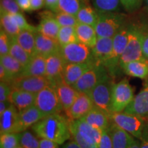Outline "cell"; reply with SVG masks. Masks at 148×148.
Segmentation results:
<instances>
[{"instance_id":"cell-1","label":"cell","mask_w":148,"mask_h":148,"mask_svg":"<svg viewBox=\"0 0 148 148\" xmlns=\"http://www.w3.org/2000/svg\"><path fill=\"white\" fill-rule=\"evenodd\" d=\"M32 129L39 138L51 140L59 145L71 138L69 119L60 112L45 116L32 125Z\"/></svg>"},{"instance_id":"cell-2","label":"cell","mask_w":148,"mask_h":148,"mask_svg":"<svg viewBox=\"0 0 148 148\" xmlns=\"http://www.w3.org/2000/svg\"><path fill=\"white\" fill-rule=\"evenodd\" d=\"M110 118L111 121L138 139L143 135L148 120V116L145 117L125 112H113L110 114Z\"/></svg>"},{"instance_id":"cell-3","label":"cell","mask_w":148,"mask_h":148,"mask_svg":"<svg viewBox=\"0 0 148 148\" xmlns=\"http://www.w3.org/2000/svg\"><path fill=\"white\" fill-rule=\"evenodd\" d=\"M145 36V34H144L139 27L135 25L129 26L128 40L126 47L120 58V68L131 61L144 58L143 43Z\"/></svg>"},{"instance_id":"cell-4","label":"cell","mask_w":148,"mask_h":148,"mask_svg":"<svg viewBox=\"0 0 148 148\" xmlns=\"http://www.w3.org/2000/svg\"><path fill=\"white\" fill-rule=\"evenodd\" d=\"M125 16L114 12H98V20L95 29L97 37L113 38L124 26Z\"/></svg>"},{"instance_id":"cell-5","label":"cell","mask_w":148,"mask_h":148,"mask_svg":"<svg viewBox=\"0 0 148 148\" xmlns=\"http://www.w3.org/2000/svg\"><path fill=\"white\" fill-rule=\"evenodd\" d=\"M114 84L112 75L108 74L88 94L91 98L94 106L103 110L110 116L112 114L111 99Z\"/></svg>"},{"instance_id":"cell-6","label":"cell","mask_w":148,"mask_h":148,"mask_svg":"<svg viewBox=\"0 0 148 148\" xmlns=\"http://www.w3.org/2000/svg\"><path fill=\"white\" fill-rule=\"evenodd\" d=\"M134 90L127 79L114 84L111 99V112H123L134 99Z\"/></svg>"},{"instance_id":"cell-7","label":"cell","mask_w":148,"mask_h":148,"mask_svg":"<svg viewBox=\"0 0 148 148\" xmlns=\"http://www.w3.org/2000/svg\"><path fill=\"white\" fill-rule=\"evenodd\" d=\"M34 105L46 116L49 114L59 113L62 107L55 88L48 85L36 93Z\"/></svg>"},{"instance_id":"cell-8","label":"cell","mask_w":148,"mask_h":148,"mask_svg":"<svg viewBox=\"0 0 148 148\" xmlns=\"http://www.w3.org/2000/svg\"><path fill=\"white\" fill-rule=\"evenodd\" d=\"M108 74L110 73L103 64L95 63L73 86L79 92L88 94L92 88Z\"/></svg>"},{"instance_id":"cell-9","label":"cell","mask_w":148,"mask_h":148,"mask_svg":"<svg viewBox=\"0 0 148 148\" xmlns=\"http://www.w3.org/2000/svg\"><path fill=\"white\" fill-rule=\"evenodd\" d=\"M60 53L66 63H84L94 60L91 48L80 42L60 47Z\"/></svg>"},{"instance_id":"cell-10","label":"cell","mask_w":148,"mask_h":148,"mask_svg":"<svg viewBox=\"0 0 148 148\" xmlns=\"http://www.w3.org/2000/svg\"><path fill=\"white\" fill-rule=\"evenodd\" d=\"M128 35L129 27L123 26L112 38L113 45H112V55L110 60L105 65V67L108 69L111 75L116 73L118 70V66H120V58L126 47L127 40H128Z\"/></svg>"},{"instance_id":"cell-11","label":"cell","mask_w":148,"mask_h":148,"mask_svg":"<svg viewBox=\"0 0 148 148\" xmlns=\"http://www.w3.org/2000/svg\"><path fill=\"white\" fill-rule=\"evenodd\" d=\"M66 62L59 52L53 53L46 57L45 76L50 82L51 86L63 80V71Z\"/></svg>"},{"instance_id":"cell-12","label":"cell","mask_w":148,"mask_h":148,"mask_svg":"<svg viewBox=\"0 0 148 148\" xmlns=\"http://www.w3.org/2000/svg\"><path fill=\"white\" fill-rule=\"evenodd\" d=\"M12 88L37 93L45 86L50 85L46 76H19L10 83Z\"/></svg>"},{"instance_id":"cell-13","label":"cell","mask_w":148,"mask_h":148,"mask_svg":"<svg viewBox=\"0 0 148 148\" xmlns=\"http://www.w3.org/2000/svg\"><path fill=\"white\" fill-rule=\"evenodd\" d=\"M93 107V102L90 96L84 92H79L72 106L65 112L69 119H80L86 116Z\"/></svg>"},{"instance_id":"cell-14","label":"cell","mask_w":148,"mask_h":148,"mask_svg":"<svg viewBox=\"0 0 148 148\" xmlns=\"http://www.w3.org/2000/svg\"><path fill=\"white\" fill-rule=\"evenodd\" d=\"M69 126L73 127L79 134L91 144L97 145L100 140L102 130L90 125L82 119H69Z\"/></svg>"},{"instance_id":"cell-15","label":"cell","mask_w":148,"mask_h":148,"mask_svg":"<svg viewBox=\"0 0 148 148\" xmlns=\"http://www.w3.org/2000/svg\"><path fill=\"white\" fill-rule=\"evenodd\" d=\"M112 38H97L95 46L91 48L92 58L96 63L103 64L105 66L112 55Z\"/></svg>"},{"instance_id":"cell-16","label":"cell","mask_w":148,"mask_h":148,"mask_svg":"<svg viewBox=\"0 0 148 148\" xmlns=\"http://www.w3.org/2000/svg\"><path fill=\"white\" fill-rule=\"evenodd\" d=\"M146 79L143 88L135 96L123 112L145 117L148 116V78Z\"/></svg>"},{"instance_id":"cell-17","label":"cell","mask_w":148,"mask_h":148,"mask_svg":"<svg viewBox=\"0 0 148 148\" xmlns=\"http://www.w3.org/2000/svg\"><path fill=\"white\" fill-rule=\"evenodd\" d=\"M41 19L38 26L37 32L45 36L57 39L60 25L55 18V14L51 10H45L40 13Z\"/></svg>"},{"instance_id":"cell-18","label":"cell","mask_w":148,"mask_h":148,"mask_svg":"<svg viewBox=\"0 0 148 148\" xmlns=\"http://www.w3.org/2000/svg\"><path fill=\"white\" fill-rule=\"evenodd\" d=\"M96 63L94 60L84 63H66L63 71V80L73 86L84 74Z\"/></svg>"},{"instance_id":"cell-19","label":"cell","mask_w":148,"mask_h":148,"mask_svg":"<svg viewBox=\"0 0 148 148\" xmlns=\"http://www.w3.org/2000/svg\"><path fill=\"white\" fill-rule=\"evenodd\" d=\"M45 117L39 109L34 105L18 112V122L16 132L20 133L34 125Z\"/></svg>"},{"instance_id":"cell-20","label":"cell","mask_w":148,"mask_h":148,"mask_svg":"<svg viewBox=\"0 0 148 148\" xmlns=\"http://www.w3.org/2000/svg\"><path fill=\"white\" fill-rule=\"evenodd\" d=\"M36 53L43 56L45 58L53 53L59 52L61 46L58 40L47 36L41 33L35 32Z\"/></svg>"},{"instance_id":"cell-21","label":"cell","mask_w":148,"mask_h":148,"mask_svg":"<svg viewBox=\"0 0 148 148\" xmlns=\"http://www.w3.org/2000/svg\"><path fill=\"white\" fill-rule=\"evenodd\" d=\"M53 87L57 92L62 109L66 112L75 101L79 95V92L73 86L64 82V80L58 82Z\"/></svg>"},{"instance_id":"cell-22","label":"cell","mask_w":148,"mask_h":148,"mask_svg":"<svg viewBox=\"0 0 148 148\" xmlns=\"http://www.w3.org/2000/svg\"><path fill=\"white\" fill-rule=\"evenodd\" d=\"M18 112L13 104H11L4 112L0 114V133H17Z\"/></svg>"},{"instance_id":"cell-23","label":"cell","mask_w":148,"mask_h":148,"mask_svg":"<svg viewBox=\"0 0 148 148\" xmlns=\"http://www.w3.org/2000/svg\"><path fill=\"white\" fill-rule=\"evenodd\" d=\"M35 99H36V93L12 88L9 96L8 100L12 104L16 106L18 111H21L34 106Z\"/></svg>"},{"instance_id":"cell-24","label":"cell","mask_w":148,"mask_h":148,"mask_svg":"<svg viewBox=\"0 0 148 148\" xmlns=\"http://www.w3.org/2000/svg\"><path fill=\"white\" fill-rule=\"evenodd\" d=\"M113 148H129L134 139L131 135L124 130L111 122L108 127Z\"/></svg>"},{"instance_id":"cell-25","label":"cell","mask_w":148,"mask_h":148,"mask_svg":"<svg viewBox=\"0 0 148 148\" xmlns=\"http://www.w3.org/2000/svg\"><path fill=\"white\" fill-rule=\"evenodd\" d=\"M46 58L43 56H32L28 64L24 66L21 76H45Z\"/></svg>"},{"instance_id":"cell-26","label":"cell","mask_w":148,"mask_h":148,"mask_svg":"<svg viewBox=\"0 0 148 148\" xmlns=\"http://www.w3.org/2000/svg\"><path fill=\"white\" fill-rule=\"evenodd\" d=\"M80 119L84 120L90 125L101 130L108 128L112 122L110 115L95 106H94L86 116Z\"/></svg>"},{"instance_id":"cell-27","label":"cell","mask_w":148,"mask_h":148,"mask_svg":"<svg viewBox=\"0 0 148 148\" xmlns=\"http://www.w3.org/2000/svg\"><path fill=\"white\" fill-rule=\"evenodd\" d=\"M121 69L130 76L140 79L148 78V60L145 58L127 62Z\"/></svg>"},{"instance_id":"cell-28","label":"cell","mask_w":148,"mask_h":148,"mask_svg":"<svg viewBox=\"0 0 148 148\" xmlns=\"http://www.w3.org/2000/svg\"><path fill=\"white\" fill-rule=\"evenodd\" d=\"M75 30L79 42L90 48L95 46L97 40V35L93 26L83 23H77Z\"/></svg>"},{"instance_id":"cell-29","label":"cell","mask_w":148,"mask_h":148,"mask_svg":"<svg viewBox=\"0 0 148 148\" xmlns=\"http://www.w3.org/2000/svg\"><path fill=\"white\" fill-rule=\"evenodd\" d=\"M0 63L3 64L8 74L10 83L14 78L21 76L23 70V66L11 55L7 54L0 56Z\"/></svg>"},{"instance_id":"cell-30","label":"cell","mask_w":148,"mask_h":148,"mask_svg":"<svg viewBox=\"0 0 148 148\" xmlns=\"http://www.w3.org/2000/svg\"><path fill=\"white\" fill-rule=\"evenodd\" d=\"M35 32L30 30H21L17 36L14 37L16 42L32 56L36 54Z\"/></svg>"},{"instance_id":"cell-31","label":"cell","mask_w":148,"mask_h":148,"mask_svg":"<svg viewBox=\"0 0 148 148\" xmlns=\"http://www.w3.org/2000/svg\"><path fill=\"white\" fill-rule=\"evenodd\" d=\"M75 16L79 23L86 24L95 27L98 20V12L90 5H83Z\"/></svg>"},{"instance_id":"cell-32","label":"cell","mask_w":148,"mask_h":148,"mask_svg":"<svg viewBox=\"0 0 148 148\" xmlns=\"http://www.w3.org/2000/svg\"><path fill=\"white\" fill-rule=\"evenodd\" d=\"M9 54L21 63L23 66H25L31 60L32 56L29 55L19 44L16 42L14 38H11L10 47Z\"/></svg>"},{"instance_id":"cell-33","label":"cell","mask_w":148,"mask_h":148,"mask_svg":"<svg viewBox=\"0 0 148 148\" xmlns=\"http://www.w3.org/2000/svg\"><path fill=\"white\" fill-rule=\"evenodd\" d=\"M0 21H1V29H2L10 38L16 36L21 31L10 14L1 11Z\"/></svg>"},{"instance_id":"cell-34","label":"cell","mask_w":148,"mask_h":148,"mask_svg":"<svg viewBox=\"0 0 148 148\" xmlns=\"http://www.w3.org/2000/svg\"><path fill=\"white\" fill-rule=\"evenodd\" d=\"M57 40L61 47L73 43V42H79L77 36L76 30H75V27H60Z\"/></svg>"},{"instance_id":"cell-35","label":"cell","mask_w":148,"mask_h":148,"mask_svg":"<svg viewBox=\"0 0 148 148\" xmlns=\"http://www.w3.org/2000/svg\"><path fill=\"white\" fill-rule=\"evenodd\" d=\"M81 7L80 0H59L58 12H64L76 16Z\"/></svg>"},{"instance_id":"cell-36","label":"cell","mask_w":148,"mask_h":148,"mask_svg":"<svg viewBox=\"0 0 148 148\" xmlns=\"http://www.w3.org/2000/svg\"><path fill=\"white\" fill-rule=\"evenodd\" d=\"M121 0H93L94 7L98 12H115L119 8Z\"/></svg>"},{"instance_id":"cell-37","label":"cell","mask_w":148,"mask_h":148,"mask_svg":"<svg viewBox=\"0 0 148 148\" xmlns=\"http://www.w3.org/2000/svg\"><path fill=\"white\" fill-rule=\"evenodd\" d=\"M19 145L25 148H40L39 140L27 130L19 133Z\"/></svg>"},{"instance_id":"cell-38","label":"cell","mask_w":148,"mask_h":148,"mask_svg":"<svg viewBox=\"0 0 148 148\" xmlns=\"http://www.w3.org/2000/svg\"><path fill=\"white\" fill-rule=\"evenodd\" d=\"M19 145V133H3L0 136V148H15Z\"/></svg>"},{"instance_id":"cell-39","label":"cell","mask_w":148,"mask_h":148,"mask_svg":"<svg viewBox=\"0 0 148 148\" xmlns=\"http://www.w3.org/2000/svg\"><path fill=\"white\" fill-rule=\"evenodd\" d=\"M55 18L60 27L72 26L75 27L78 23L76 16L64 12L55 13Z\"/></svg>"},{"instance_id":"cell-40","label":"cell","mask_w":148,"mask_h":148,"mask_svg":"<svg viewBox=\"0 0 148 148\" xmlns=\"http://www.w3.org/2000/svg\"><path fill=\"white\" fill-rule=\"evenodd\" d=\"M10 15L21 30H30L32 32H37L36 27L29 24L21 13L18 12L16 14H11Z\"/></svg>"},{"instance_id":"cell-41","label":"cell","mask_w":148,"mask_h":148,"mask_svg":"<svg viewBox=\"0 0 148 148\" xmlns=\"http://www.w3.org/2000/svg\"><path fill=\"white\" fill-rule=\"evenodd\" d=\"M11 38L2 29L0 32V56L9 54Z\"/></svg>"},{"instance_id":"cell-42","label":"cell","mask_w":148,"mask_h":148,"mask_svg":"<svg viewBox=\"0 0 148 148\" xmlns=\"http://www.w3.org/2000/svg\"><path fill=\"white\" fill-rule=\"evenodd\" d=\"M20 8L16 0H1V11L8 14H16L19 12Z\"/></svg>"},{"instance_id":"cell-43","label":"cell","mask_w":148,"mask_h":148,"mask_svg":"<svg viewBox=\"0 0 148 148\" xmlns=\"http://www.w3.org/2000/svg\"><path fill=\"white\" fill-rule=\"evenodd\" d=\"M69 129L70 132H71V138H73V139L76 142L77 145H78L81 148H98L97 145L91 144L89 143V142H88L86 140H85L84 138L79 134V132H77V130H75V129L73 128V127L69 126Z\"/></svg>"},{"instance_id":"cell-44","label":"cell","mask_w":148,"mask_h":148,"mask_svg":"<svg viewBox=\"0 0 148 148\" xmlns=\"http://www.w3.org/2000/svg\"><path fill=\"white\" fill-rule=\"evenodd\" d=\"M97 147L98 148H113L108 128L102 130V134H101Z\"/></svg>"},{"instance_id":"cell-45","label":"cell","mask_w":148,"mask_h":148,"mask_svg":"<svg viewBox=\"0 0 148 148\" xmlns=\"http://www.w3.org/2000/svg\"><path fill=\"white\" fill-rule=\"evenodd\" d=\"M12 88L9 83L6 82H0V101H8Z\"/></svg>"},{"instance_id":"cell-46","label":"cell","mask_w":148,"mask_h":148,"mask_svg":"<svg viewBox=\"0 0 148 148\" xmlns=\"http://www.w3.org/2000/svg\"><path fill=\"white\" fill-rule=\"evenodd\" d=\"M143 0H121V5L128 12H133L140 8Z\"/></svg>"},{"instance_id":"cell-47","label":"cell","mask_w":148,"mask_h":148,"mask_svg":"<svg viewBox=\"0 0 148 148\" xmlns=\"http://www.w3.org/2000/svg\"><path fill=\"white\" fill-rule=\"evenodd\" d=\"M39 145L40 148H59V144L45 138H40L39 140Z\"/></svg>"},{"instance_id":"cell-48","label":"cell","mask_w":148,"mask_h":148,"mask_svg":"<svg viewBox=\"0 0 148 148\" xmlns=\"http://www.w3.org/2000/svg\"><path fill=\"white\" fill-rule=\"evenodd\" d=\"M59 0H45V7L53 12H58Z\"/></svg>"},{"instance_id":"cell-49","label":"cell","mask_w":148,"mask_h":148,"mask_svg":"<svg viewBox=\"0 0 148 148\" xmlns=\"http://www.w3.org/2000/svg\"><path fill=\"white\" fill-rule=\"evenodd\" d=\"M140 140V148H148V120Z\"/></svg>"},{"instance_id":"cell-50","label":"cell","mask_w":148,"mask_h":148,"mask_svg":"<svg viewBox=\"0 0 148 148\" xmlns=\"http://www.w3.org/2000/svg\"><path fill=\"white\" fill-rule=\"evenodd\" d=\"M31 11L38 10L45 6V0H30Z\"/></svg>"},{"instance_id":"cell-51","label":"cell","mask_w":148,"mask_h":148,"mask_svg":"<svg viewBox=\"0 0 148 148\" xmlns=\"http://www.w3.org/2000/svg\"><path fill=\"white\" fill-rule=\"evenodd\" d=\"M20 9L24 11H31L30 0H16Z\"/></svg>"},{"instance_id":"cell-52","label":"cell","mask_w":148,"mask_h":148,"mask_svg":"<svg viewBox=\"0 0 148 148\" xmlns=\"http://www.w3.org/2000/svg\"><path fill=\"white\" fill-rule=\"evenodd\" d=\"M143 56L144 58L148 60V34L145 35L143 40Z\"/></svg>"},{"instance_id":"cell-53","label":"cell","mask_w":148,"mask_h":148,"mask_svg":"<svg viewBox=\"0 0 148 148\" xmlns=\"http://www.w3.org/2000/svg\"><path fill=\"white\" fill-rule=\"evenodd\" d=\"M12 104L10 102V101H0V114H1L2 112L6 110L10 105Z\"/></svg>"},{"instance_id":"cell-54","label":"cell","mask_w":148,"mask_h":148,"mask_svg":"<svg viewBox=\"0 0 148 148\" xmlns=\"http://www.w3.org/2000/svg\"><path fill=\"white\" fill-rule=\"evenodd\" d=\"M62 148H81L79 146L77 145V143L75 140H71V141L67 142L64 145L62 146Z\"/></svg>"},{"instance_id":"cell-55","label":"cell","mask_w":148,"mask_h":148,"mask_svg":"<svg viewBox=\"0 0 148 148\" xmlns=\"http://www.w3.org/2000/svg\"><path fill=\"white\" fill-rule=\"evenodd\" d=\"M129 148H140V143L139 140L136 139L133 140Z\"/></svg>"},{"instance_id":"cell-56","label":"cell","mask_w":148,"mask_h":148,"mask_svg":"<svg viewBox=\"0 0 148 148\" xmlns=\"http://www.w3.org/2000/svg\"><path fill=\"white\" fill-rule=\"evenodd\" d=\"M145 2L146 7H147V10H148V0H145Z\"/></svg>"},{"instance_id":"cell-57","label":"cell","mask_w":148,"mask_h":148,"mask_svg":"<svg viewBox=\"0 0 148 148\" xmlns=\"http://www.w3.org/2000/svg\"><path fill=\"white\" fill-rule=\"evenodd\" d=\"M15 148H25V147H22V146H21V145H18V146H17V147H15Z\"/></svg>"}]
</instances>
